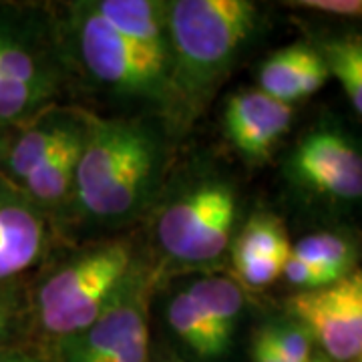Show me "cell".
<instances>
[{
  "label": "cell",
  "mask_w": 362,
  "mask_h": 362,
  "mask_svg": "<svg viewBox=\"0 0 362 362\" xmlns=\"http://www.w3.org/2000/svg\"><path fill=\"white\" fill-rule=\"evenodd\" d=\"M187 292L206 314L216 334L230 346L244 306V294L240 286L223 276H207L187 286Z\"/></svg>",
  "instance_id": "obj_16"
},
{
  "label": "cell",
  "mask_w": 362,
  "mask_h": 362,
  "mask_svg": "<svg viewBox=\"0 0 362 362\" xmlns=\"http://www.w3.org/2000/svg\"><path fill=\"white\" fill-rule=\"evenodd\" d=\"M272 338L288 362H310V334L298 326L270 328Z\"/></svg>",
  "instance_id": "obj_24"
},
{
  "label": "cell",
  "mask_w": 362,
  "mask_h": 362,
  "mask_svg": "<svg viewBox=\"0 0 362 362\" xmlns=\"http://www.w3.org/2000/svg\"><path fill=\"white\" fill-rule=\"evenodd\" d=\"M240 280L254 288H264L276 282L284 272L286 259L280 258H246L233 259Z\"/></svg>",
  "instance_id": "obj_23"
},
{
  "label": "cell",
  "mask_w": 362,
  "mask_h": 362,
  "mask_svg": "<svg viewBox=\"0 0 362 362\" xmlns=\"http://www.w3.org/2000/svg\"><path fill=\"white\" fill-rule=\"evenodd\" d=\"M93 6L117 33H121L137 47H141L151 57L168 63L171 69L165 2L97 0L93 2Z\"/></svg>",
  "instance_id": "obj_14"
},
{
  "label": "cell",
  "mask_w": 362,
  "mask_h": 362,
  "mask_svg": "<svg viewBox=\"0 0 362 362\" xmlns=\"http://www.w3.org/2000/svg\"><path fill=\"white\" fill-rule=\"evenodd\" d=\"M168 320L173 332L199 356L216 358L228 350V344L216 334L214 326L197 306L194 296L187 292V288L177 292L169 302Z\"/></svg>",
  "instance_id": "obj_18"
},
{
  "label": "cell",
  "mask_w": 362,
  "mask_h": 362,
  "mask_svg": "<svg viewBox=\"0 0 362 362\" xmlns=\"http://www.w3.org/2000/svg\"><path fill=\"white\" fill-rule=\"evenodd\" d=\"M85 141L75 181V202L101 223H121L141 211L161 173V143L137 121L85 115Z\"/></svg>",
  "instance_id": "obj_1"
},
{
  "label": "cell",
  "mask_w": 362,
  "mask_h": 362,
  "mask_svg": "<svg viewBox=\"0 0 362 362\" xmlns=\"http://www.w3.org/2000/svg\"><path fill=\"white\" fill-rule=\"evenodd\" d=\"M14 131L16 129H11V127H0V169H2V163H4V159H6V153H8V149H11Z\"/></svg>",
  "instance_id": "obj_28"
},
{
  "label": "cell",
  "mask_w": 362,
  "mask_h": 362,
  "mask_svg": "<svg viewBox=\"0 0 362 362\" xmlns=\"http://www.w3.org/2000/svg\"><path fill=\"white\" fill-rule=\"evenodd\" d=\"M288 312L328 358L352 362L362 354V270L320 290L298 292L288 300Z\"/></svg>",
  "instance_id": "obj_7"
},
{
  "label": "cell",
  "mask_w": 362,
  "mask_h": 362,
  "mask_svg": "<svg viewBox=\"0 0 362 362\" xmlns=\"http://www.w3.org/2000/svg\"><path fill=\"white\" fill-rule=\"evenodd\" d=\"M169 103L197 109L228 75L258 26V4L250 0L165 2Z\"/></svg>",
  "instance_id": "obj_2"
},
{
  "label": "cell",
  "mask_w": 362,
  "mask_h": 362,
  "mask_svg": "<svg viewBox=\"0 0 362 362\" xmlns=\"http://www.w3.org/2000/svg\"><path fill=\"white\" fill-rule=\"evenodd\" d=\"M286 4L314 11V13L362 21V0H294V2H286Z\"/></svg>",
  "instance_id": "obj_25"
},
{
  "label": "cell",
  "mask_w": 362,
  "mask_h": 362,
  "mask_svg": "<svg viewBox=\"0 0 362 362\" xmlns=\"http://www.w3.org/2000/svg\"><path fill=\"white\" fill-rule=\"evenodd\" d=\"M135 282L131 244L103 242L49 272L28 300V316L37 318L45 334L73 337L97 322Z\"/></svg>",
  "instance_id": "obj_3"
},
{
  "label": "cell",
  "mask_w": 362,
  "mask_h": 362,
  "mask_svg": "<svg viewBox=\"0 0 362 362\" xmlns=\"http://www.w3.org/2000/svg\"><path fill=\"white\" fill-rule=\"evenodd\" d=\"M83 141H85V131L81 137L65 145L57 156H52L47 163H42L21 183H16L21 192L45 216L59 211L69 197L75 199V181H77V165Z\"/></svg>",
  "instance_id": "obj_15"
},
{
  "label": "cell",
  "mask_w": 362,
  "mask_h": 362,
  "mask_svg": "<svg viewBox=\"0 0 362 362\" xmlns=\"http://www.w3.org/2000/svg\"><path fill=\"white\" fill-rule=\"evenodd\" d=\"M292 256L306 259L314 266H320L324 270L332 272L338 278H344L346 274L354 270L356 262V250L346 238L338 233L320 232L302 238L298 244L290 250Z\"/></svg>",
  "instance_id": "obj_19"
},
{
  "label": "cell",
  "mask_w": 362,
  "mask_h": 362,
  "mask_svg": "<svg viewBox=\"0 0 362 362\" xmlns=\"http://www.w3.org/2000/svg\"><path fill=\"white\" fill-rule=\"evenodd\" d=\"M18 185L0 173V284L18 282L49 246V223Z\"/></svg>",
  "instance_id": "obj_10"
},
{
  "label": "cell",
  "mask_w": 362,
  "mask_h": 362,
  "mask_svg": "<svg viewBox=\"0 0 362 362\" xmlns=\"http://www.w3.org/2000/svg\"><path fill=\"white\" fill-rule=\"evenodd\" d=\"M294 119V107L250 89L235 93L223 111L226 137L247 159L262 161L284 137Z\"/></svg>",
  "instance_id": "obj_11"
},
{
  "label": "cell",
  "mask_w": 362,
  "mask_h": 362,
  "mask_svg": "<svg viewBox=\"0 0 362 362\" xmlns=\"http://www.w3.org/2000/svg\"><path fill=\"white\" fill-rule=\"evenodd\" d=\"M147 356L149 328L139 284L89 328L59 340V362H147Z\"/></svg>",
  "instance_id": "obj_9"
},
{
  "label": "cell",
  "mask_w": 362,
  "mask_h": 362,
  "mask_svg": "<svg viewBox=\"0 0 362 362\" xmlns=\"http://www.w3.org/2000/svg\"><path fill=\"white\" fill-rule=\"evenodd\" d=\"M61 85L51 28L25 4L0 2V127H23L45 113Z\"/></svg>",
  "instance_id": "obj_4"
},
{
  "label": "cell",
  "mask_w": 362,
  "mask_h": 362,
  "mask_svg": "<svg viewBox=\"0 0 362 362\" xmlns=\"http://www.w3.org/2000/svg\"><path fill=\"white\" fill-rule=\"evenodd\" d=\"M286 280L292 286H298L302 292H310V290H320L326 286L334 284L340 278L334 276L332 272L324 270L320 266H314L306 259H300L296 256H288L284 264V272H282Z\"/></svg>",
  "instance_id": "obj_22"
},
{
  "label": "cell",
  "mask_w": 362,
  "mask_h": 362,
  "mask_svg": "<svg viewBox=\"0 0 362 362\" xmlns=\"http://www.w3.org/2000/svg\"><path fill=\"white\" fill-rule=\"evenodd\" d=\"M0 362H42L37 358L35 354L25 352V350L18 349H6L0 350Z\"/></svg>",
  "instance_id": "obj_27"
},
{
  "label": "cell",
  "mask_w": 362,
  "mask_h": 362,
  "mask_svg": "<svg viewBox=\"0 0 362 362\" xmlns=\"http://www.w3.org/2000/svg\"><path fill=\"white\" fill-rule=\"evenodd\" d=\"M28 316V300L16 282L0 284V350L11 349Z\"/></svg>",
  "instance_id": "obj_21"
},
{
  "label": "cell",
  "mask_w": 362,
  "mask_h": 362,
  "mask_svg": "<svg viewBox=\"0 0 362 362\" xmlns=\"http://www.w3.org/2000/svg\"><path fill=\"white\" fill-rule=\"evenodd\" d=\"M330 71L316 47L298 42L270 54L259 66V90L282 103L294 105L322 89Z\"/></svg>",
  "instance_id": "obj_13"
},
{
  "label": "cell",
  "mask_w": 362,
  "mask_h": 362,
  "mask_svg": "<svg viewBox=\"0 0 362 362\" xmlns=\"http://www.w3.org/2000/svg\"><path fill=\"white\" fill-rule=\"evenodd\" d=\"M290 242L282 223L272 216H256L247 221L235 246L233 259L246 258H280L288 259Z\"/></svg>",
  "instance_id": "obj_20"
},
{
  "label": "cell",
  "mask_w": 362,
  "mask_h": 362,
  "mask_svg": "<svg viewBox=\"0 0 362 362\" xmlns=\"http://www.w3.org/2000/svg\"><path fill=\"white\" fill-rule=\"evenodd\" d=\"M238 218L233 189L221 181L195 185L168 206L157 220V242L180 262H209L230 246Z\"/></svg>",
  "instance_id": "obj_6"
},
{
  "label": "cell",
  "mask_w": 362,
  "mask_h": 362,
  "mask_svg": "<svg viewBox=\"0 0 362 362\" xmlns=\"http://www.w3.org/2000/svg\"><path fill=\"white\" fill-rule=\"evenodd\" d=\"M352 362H362V354H361V356H356V358H354Z\"/></svg>",
  "instance_id": "obj_30"
},
{
  "label": "cell",
  "mask_w": 362,
  "mask_h": 362,
  "mask_svg": "<svg viewBox=\"0 0 362 362\" xmlns=\"http://www.w3.org/2000/svg\"><path fill=\"white\" fill-rule=\"evenodd\" d=\"M310 362H328V358H326V356H322V354H316V356H312Z\"/></svg>",
  "instance_id": "obj_29"
},
{
  "label": "cell",
  "mask_w": 362,
  "mask_h": 362,
  "mask_svg": "<svg viewBox=\"0 0 362 362\" xmlns=\"http://www.w3.org/2000/svg\"><path fill=\"white\" fill-rule=\"evenodd\" d=\"M254 362H288L276 346L270 328H262L254 340Z\"/></svg>",
  "instance_id": "obj_26"
},
{
  "label": "cell",
  "mask_w": 362,
  "mask_h": 362,
  "mask_svg": "<svg viewBox=\"0 0 362 362\" xmlns=\"http://www.w3.org/2000/svg\"><path fill=\"white\" fill-rule=\"evenodd\" d=\"M85 131L83 115L73 117L65 111L47 109L37 119L14 131L11 149L0 173L16 185L35 169L57 156L65 145L77 139Z\"/></svg>",
  "instance_id": "obj_12"
},
{
  "label": "cell",
  "mask_w": 362,
  "mask_h": 362,
  "mask_svg": "<svg viewBox=\"0 0 362 362\" xmlns=\"http://www.w3.org/2000/svg\"><path fill=\"white\" fill-rule=\"evenodd\" d=\"M73 8L77 54L90 77L117 95L169 103L168 63L117 33L93 2H78Z\"/></svg>",
  "instance_id": "obj_5"
},
{
  "label": "cell",
  "mask_w": 362,
  "mask_h": 362,
  "mask_svg": "<svg viewBox=\"0 0 362 362\" xmlns=\"http://www.w3.org/2000/svg\"><path fill=\"white\" fill-rule=\"evenodd\" d=\"M330 77H337L352 107L362 115V33L328 35L316 42Z\"/></svg>",
  "instance_id": "obj_17"
},
{
  "label": "cell",
  "mask_w": 362,
  "mask_h": 362,
  "mask_svg": "<svg viewBox=\"0 0 362 362\" xmlns=\"http://www.w3.org/2000/svg\"><path fill=\"white\" fill-rule=\"evenodd\" d=\"M288 175L316 197L338 204L361 202L362 149L340 131H312L288 159Z\"/></svg>",
  "instance_id": "obj_8"
}]
</instances>
